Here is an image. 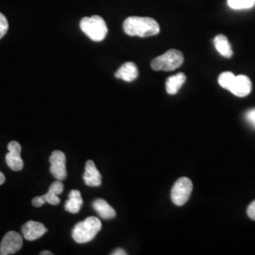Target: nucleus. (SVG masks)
I'll return each instance as SVG.
<instances>
[{"label":"nucleus","instance_id":"obj_1","mask_svg":"<svg viewBox=\"0 0 255 255\" xmlns=\"http://www.w3.org/2000/svg\"><path fill=\"white\" fill-rule=\"evenodd\" d=\"M123 28L129 36H154L160 32L159 24L150 17L130 16L124 21Z\"/></svg>","mask_w":255,"mask_h":255},{"label":"nucleus","instance_id":"obj_2","mask_svg":"<svg viewBox=\"0 0 255 255\" xmlns=\"http://www.w3.org/2000/svg\"><path fill=\"white\" fill-rule=\"evenodd\" d=\"M101 227V221L98 218H87L74 227L72 237L79 244L88 243L100 233Z\"/></svg>","mask_w":255,"mask_h":255},{"label":"nucleus","instance_id":"obj_3","mask_svg":"<svg viewBox=\"0 0 255 255\" xmlns=\"http://www.w3.org/2000/svg\"><path fill=\"white\" fill-rule=\"evenodd\" d=\"M80 27L83 33L94 42H101L105 39L108 33V27L105 21L99 15L91 17H84L80 23Z\"/></svg>","mask_w":255,"mask_h":255},{"label":"nucleus","instance_id":"obj_4","mask_svg":"<svg viewBox=\"0 0 255 255\" xmlns=\"http://www.w3.org/2000/svg\"><path fill=\"white\" fill-rule=\"evenodd\" d=\"M183 64V55L180 50L170 49L151 62V68L155 71H173Z\"/></svg>","mask_w":255,"mask_h":255},{"label":"nucleus","instance_id":"obj_5","mask_svg":"<svg viewBox=\"0 0 255 255\" xmlns=\"http://www.w3.org/2000/svg\"><path fill=\"white\" fill-rule=\"evenodd\" d=\"M193 190V183L189 178L182 177L174 183L171 189V201L177 206L184 205L189 200Z\"/></svg>","mask_w":255,"mask_h":255},{"label":"nucleus","instance_id":"obj_6","mask_svg":"<svg viewBox=\"0 0 255 255\" xmlns=\"http://www.w3.org/2000/svg\"><path fill=\"white\" fill-rule=\"evenodd\" d=\"M63 191H64V183L62 181L57 180L56 182H52V184L49 186L48 192L46 195L34 198L31 201V203L35 207H41L45 203H49L51 205H58L61 202L59 195H61Z\"/></svg>","mask_w":255,"mask_h":255},{"label":"nucleus","instance_id":"obj_7","mask_svg":"<svg viewBox=\"0 0 255 255\" xmlns=\"http://www.w3.org/2000/svg\"><path fill=\"white\" fill-rule=\"evenodd\" d=\"M66 157L63 151L61 150H54L50 157H49V163H50V172L56 180L64 181L66 179L67 171H66Z\"/></svg>","mask_w":255,"mask_h":255},{"label":"nucleus","instance_id":"obj_8","mask_svg":"<svg viewBox=\"0 0 255 255\" xmlns=\"http://www.w3.org/2000/svg\"><path fill=\"white\" fill-rule=\"evenodd\" d=\"M23 247V238L16 232H9L3 237L0 245V255H14Z\"/></svg>","mask_w":255,"mask_h":255},{"label":"nucleus","instance_id":"obj_9","mask_svg":"<svg viewBox=\"0 0 255 255\" xmlns=\"http://www.w3.org/2000/svg\"><path fill=\"white\" fill-rule=\"evenodd\" d=\"M8 150L9 152L6 155V163L9 165V168L19 171L23 168L24 162L20 156L21 153V146L18 142L11 141L8 145Z\"/></svg>","mask_w":255,"mask_h":255},{"label":"nucleus","instance_id":"obj_10","mask_svg":"<svg viewBox=\"0 0 255 255\" xmlns=\"http://www.w3.org/2000/svg\"><path fill=\"white\" fill-rule=\"evenodd\" d=\"M47 232L46 226L40 222L29 220L22 227V234L25 239L28 241H33L43 237Z\"/></svg>","mask_w":255,"mask_h":255},{"label":"nucleus","instance_id":"obj_11","mask_svg":"<svg viewBox=\"0 0 255 255\" xmlns=\"http://www.w3.org/2000/svg\"><path fill=\"white\" fill-rule=\"evenodd\" d=\"M253 89L251 80L245 75L236 76V79L233 82L229 91L232 92L235 96L239 98L247 97Z\"/></svg>","mask_w":255,"mask_h":255},{"label":"nucleus","instance_id":"obj_12","mask_svg":"<svg viewBox=\"0 0 255 255\" xmlns=\"http://www.w3.org/2000/svg\"><path fill=\"white\" fill-rule=\"evenodd\" d=\"M83 180L86 185L88 186H101V174L95 163L92 160H88L85 165V172L83 174Z\"/></svg>","mask_w":255,"mask_h":255},{"label":"nucleus","instance_id":"obj_13","mask_svg":"<svg viewBox=\"0 0 255 255\" xmlns=\"http://www.w3.org/2000/svg\"><path fill=\"white\" fill-rule=\"evenodd\" d=\"M116 78L123 80L124 82H130L136 80L138 77V68L136 64L131 62H128L120 66L116 73Z\"/></svg>","mask_w":255,"mask_h":255},{"label":"nucleus","instance_id":"obj_14","mask_svg":"<svg viewBox=\"0 0 255 255\" xmlns=\"http://www.w3.org/2000/svg\"><path fill=\"white\" fill-rule=\"evenodd\" d=\"M93 207L98 215L103 219H112L116 218L117 213L109 203L102 199H98L93 202Z\"/></svg>","mask_w":255,"mask_h":255},{"label":"nucleus","instance_id":"obj_15","mask_svg":"<svg viewBox=\"0 0 255 255\" xmlns=\"http://www.w3.org/2000/svg\"><path fill=\"white\" fill-rule=\"evenodd\" d=\"M82 204H83V201H82L81 192L79 190H71L68 196V200L64 204V208L71 214H77L80 212Z\"/></svg>","mask_w":255,"mask_h":255},{"label":"nucleus","instance_id":"obj_16","mask_svg":"<svg viewBox=\"0 0 255 255\" xmlns=\"http://www.w3.org/2000/svg\"><path fill=\"white\" fill-rule=\"evenodd\" d=\"M186 81L185 74L178 73L174 76H171L167 79L165 88L166 92L169 95H176L179 90L182 88L183 83Z\"/></svg>","mask_w":255,"mask_h":255},{"label":"nucleus","instance_id":"obj_17","mask_svg":"<svg viewBox=\"0 0 255 255\" xmlns=\"http://www.w3.org/2000/svg\"><path fill=\"white\" fill-rule=\"evenodd\" d=\"M214 44H215V47L218 50L219 54L222 55L225 58H232L234 53H233V50H232V47L229 43L227 37L222 35V34H219L218 36L215 37Z\"/></svg>","mask_w":255,"mask_h":255},{"label":"nucleus","instance_id":"obj_18","mask_svg":"<svg viewBox=\"0 0 255 255\" xmlns=\"http://www.w3.org/2000/svg\"><path fill=\"white\" fill-rule=\"evenodd\" d=\"M229 7L233 9H248L255 5V0H228Z\"/></svg>","mask_w":255,"mask_h":255},{"label":"nucleus","instance_id":"obj_19","mask_svg":"<svg viewBox=\"0 0 255 255\" xmlns=\"http://www.w3.org/2000/svg\"><path fill=\"white\" fill-rule=\"evenodd\" d=\"M235 79H236V76L232 72H224V73L220 74L219 77V85L226 90H230Z\"/></svg>","mask_w":255,"mask_h":255},{"label":"nucleus","instance_id":"obj_20","mask_svg":"<svg viewBox=\"0 0 255 255\" xmlns=\"http://www.w3.org/2000/svg\"><path fill=\"white\" fill-rule=\"evenodd\" d=\"M8 29H9L8 20L5 17V15H3L0 12V39H2L3 37L5 36Z\"/></svg>","mask_w":255,"mask_h":255},{"label":"nucleus","instance_id":"obj_21","mask_svg":"<svg viewBox=\"0 0 255 255\" xmlns=\"http://www.w3.org/2000/svg\"><path fill=\"white\" fill-rule=\"evenodd\" d=\"M245 119L252 127L255 128V108L247 111L245 114Z\"/></svg>","mask_w":255,"mask_h":255},{"label":"nucleus","instance_id":"obj_22","mask_svg":"<svg viewBox=\"0 0 255 255\" xmlns=\"http://www.w3.org/2000/svg\"><path fill=\"white\" fill-rule=\"evenodd\" d=\"M247 214L249 216V218L253 220H255V201H253L247 210Z\"/></svg>","mask_w":255,"mask_h":255},{"label":"nucleus","instance_id":"obj_23","mask_svg":"<svg viewBox=\"0 0 255 255\" xmlns=\"http://www.w3.org/2000/svg\"><path fill=\"white\" fill-rule=\"evenodd\" d=\"M127 255V253L124 251V250H122V249H117V250H115L113 253H112V255Z\"/></svg>","mask_w":255,"mask_h":255},{"label":"nucleus","instance_id":"obj_24","mask_svg":"<svg viewBox=\"0 0 255 255\" xmlns=\"http://www.w3.org/2000/svg\"><path fill=\"white\" fill-rule=\"evenodd\" d=\"M5 180H6L5 175L0 171V185H1V184H3V183L5 182Z\"/></svg>","mask_w":255,"mask_h":255},{"label":"nucleus","instance_id":"obj_25","mask_svg":"<svg viewBox=\"0 0 255 255\" xmlns=\"http://www.w3.org/2000/svg\"><path fill=\"white\" fill-rule=\"evenodd\" d=\"M53 254L51 253V252H49V251H44V252H42V253H40V255H52Z\"/></svg>","mask_w":255,"mask_h":255}]
</instances>
